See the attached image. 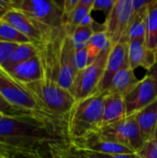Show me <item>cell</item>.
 Masks as SVG:
<instances>
[{"label": "cell", "mask_w": 157, "mask_h": 158, "mask_svg": "<svg viewBox=\"0 0 157 158\" xmlns=\"http://www.w3.org/2000/svg\"><path fill=\"white\" fill-rule=\"evenodd\" d=\"M80 0H66L62 2V6H63V19L67 16H68L72 11L76 8L78 6Z\"/></svg>", "instance_id": "cell-33"}, {"label": "cell", "mask_w": 157, "mask_h": 158, "mask_svg": "<svg viewBox=\"0 0 157 158\" xmlns=\"http://www.w3.org/2000/svg\"><path fill=\"white\" fill-rule=\"evenodd\" d=\"M128 51L129 44L128 43H118L111 46L107 62L105 69L104 76L98 87L99 93H105L109 87L112 79L116 73L125 65L128 61Z\"/></svg>", "instance_id": "cell-13"}, {"label": "cell", "mask_w": 157, "mask_h": 158, "mask_svg": "<svg viewBox=\"0 0 157 158\" xmlns=\"http://www.w3.org/2000/svg\"><path fill=\"white\" fill-rule=\"evenodd\" d=\"M14 9L27 14L37 23L49 29L63 26L62 3L54 0H13Z\"/></svg>", "instance_id": "cell-6"}, {"label": "cell", "mask_w": 157, "mask_h": 158, "mask_svg": "<svg viewBox=\"0 0 157 158\" xmlns=\"http://www.w3.org/2000/svg\"><path fill=\"white\" fill-rule=\"evenodd\" d=\"M2 20L26 35L32 43H39L42 41L45 33L50 30L49 28L37 23L27 14L18 9L9 10L3 17Z\"/></svg>", "instance_id": "cell-11"}, {"label": "cell", "mask_w": 157, "mask_h": 158, "mask_svg": "<svg viewBox=\"0 0 157 158\" xmlns=\"http://www.w3.org/2000/svg\"><path fill=\"white\" fill-rule=\"evenodd\" d=\"M21 84L31 94L44 113L67 121L76 103L74 96L68 90L47 78H42L35 82Z\"/></svg>", "instance_id": "cell-3"}, {"label": "cell", "mask_w": 157, "mask_h": 158, "mask_svg": "<svg viewBox=\"0 0 157 158\" xmlns=\"http://www.w3.org/2000/svg\"><path fill=\"white\" fill-rule=\"evenodd\" d=\"M0 41L14 43L18 44L32 43L26 35L3 20L0 23Z\"/></svg>", "instance_id": "cell-26"}, {"label": "cell", "mask_w": 157, "mask_h": 158, "mask_svg": "<svg viewBox=\"0 0 157 158\" xmlns=\"http://www.w3.org/2000/svg\"><path fill=\"white\" fill-rule=\"evenodd\" d=\"M145 44L149 49H157V0H152L146 9Z\"/></svg>", "instance_id": "cell-21"}, {"label": "cell", "mask_w": 157, "mask_h": 158, "mask_svg": "<svg viewBox=\"0 0 157 158\" xmlns=\"http://www.w3.org/2000/svg\"><path fill=\"white\" fill-rule=\"evenodd\" d=\"M64 141H68L67 121L31 114L0 119V146L8 156L50 158V145Z\"/></svg>", "instance_id": "cell-1"}, {"label": "cell", "mask_w": 157, "mask_h": 158, "mask_svg": "<svg viewBox=\"0 0 157 158\" xmlns=\"http://www.w3.org/2000/svg\"><path fill=\"white\" fill-rule=\"evenodd\" d=\"M0 114L6 115L7 117H15V116H18V115L25 114V113H22V112L17 110L16 108H14L0 94Z\"/></svg>", "instance_id": "cell-31"}, {"label": "cell", "mask_w": 157, "mask_h": 158, "mask_svg": "<svg viewBox=\"0 0 157 158\" xmlns=\"http://www.w3.org/2000/svg\"><path fill=\"white\" fill-rule=\"evenodd\" d=\"M157 100V82L146 74L124 95L126 117L133 116Z\"/></svg>", "instance_id": "cell-10"}, {"label": "cell", "mask_w": 157, "mask_h": 158, "mask_svg": "<svg viewBox=\"0 0 157 158\" xmlns=\"http://www.w3.org/2000/svg\"><path fill=\"white\" fill-rule=\"evenodd\" d=\"M94 31H95L94 25L77 27L75 31L72 32V34L69 35L74 49L75 50L85 49Z\"/></svg>", "instance_id": "cell-25"}, {"label": "cell", "mask_w": 157, "mask_h": 158, "mask_svg": "<svg viewBox=\"0 0 157 158\" xmlns=\"http://www.w3.org/2000/svg\"><path fill=\"white\" fill-rule=\"evenodd\" d=\"M150 0H132V5H133V10L134 12H140L143 11L147 7V6L150 4Z\"/></svg>", "instance_id": "cell-35"}, {"label": "cell", "mask_w": 157, "mask_h": 158, "mask_svg": "<svg viewBox=\"0 0 157 158\" xmlns=\"http://www.w3.org/2000/svg\"><path fill=\"white\" fill-rule=\"evenodd\" d=\"M7 73L17 81L24 84L40 81L43 78V69L38 55L15 66Z\"/></svg>", "instance_id": "cell-15"}, {"label": "cell", "mask_w": 157, "mask_h": 158, "mask_svg": "<svg viewBox=\"0 0 157 158\" xmlns=\"http://www.w3.org/2000/svg\"><path fill=\"white\" fill-rule=\"evenodd\" d=\"M136 156L137 158H157V139L145 142L136 153Z\"/></svg>", "instance_id": "cell-27"}, {"label": "cell", "mask_w": 157, "mask_h": 158, "mask_svg": "<svg viewBox=\"0 0 157 158\" xmlns=\"http://www.w3.org/2000/svg\"><path fill=\"white\" fill-rule=\"evenodd\" d=\"M49 153L50 158H88L84 151L78 149L69 141L52 143Z\"/></svg>", "instance_id": "cell-24"}, {"label": "cell", "mask_w": 157, "mask_h": 158, "mask_svg": "<svg viewBox=\"0 0 157 158\" xmlns=\"http://www.w3.org/2000/svg\"><path fill=\"white\" fill-rule=\"evenodd\" d=\"M105 93H95L76 101L67 119L68 141L78 140L95 131L101 125L104 115Z\"/></svg>", "instance_id": "cell-4"}, {"label": "cell", "mask_w": 157, "mask_h": 158, "mask_svg": "<svg viewBox=\"0 0 157 158\" xmlns=\"http://www.w3.org/2000/svg\"><path fill=\"white\" fill-rule=\"evenodd\" d=\"M0 94L17 110L31 115L53 118L43 111L31 94L0 67ZM58 119V118H57ZM61 120V119H60Z\"/></svg>", "instance_id": "cell-5"}, {"label": "cell", "mask_w": 157, "mask_h": 158, "mask_svg": "<svg viewBox=\"0 0 157 158\" xmlns=\"http://www.w3.org/2000/svg\"><path fill=\"white\" fill-rule=\"evenodd\" d=\"M1 22H2V19H0V23H1Z\"/></svg>", "instance_id": "cell-41"}, {"label": "cell", "mask_w": 157, "mask_h": 158, "mask_svg": "<svg viewBox=\"0 0 157 158\" xmlns=\"http://www.w3.org/2000/svg\"><path fill=\"white\" fill-rule=\"evenodd\" d=\"M94 23H95V21L93 20V17L91 16V14H89L82 19L80 26H93V25H94Z\"/></svg>", "instance_id": "cell-36"}, {"label": "cell", "mask_w": 157, "mask_h": 158, "mask_svg": "<svg viewBox=\"0 0 157 158\" xmlns=\"http://www.w3.org/2000/svg\"><path fill=\"white\" fill-rule=\"evenodd\" d=\"M115 3L116 0H94L93 10L103 11L105 16H107L111 12Z\"/></svg>", "instance_id": "cell-30"}, {"label": "cell", "mask_w": 157, "mask_h": 158, "mask_svg": "<svg viewBox=\"0 0 157 158\" xmlns=\"http://www.w3.org/2000/svg\"><path fill=\"white\" fill-rule=\"evenodd\" d=\"M11 9H14L13 0H0V19H1Z\"/></svg>", "instance_id": "cell-34"}, {"label": "cell", "mask_w": 157, "mask_h": 158, "mask_svg": "<svg viewBox=\"0 0 157 158\" xmlns=\"http://www.w3.org/2000/svg\"><path fill=\"white\" fill-rule=\"evenodd\" d=\"M134 116L145 142L155 139L157 130V100Z\"/></svg>", "instance_id": "cell-17"}, {"label": "cell", "mask_w": 157, "mask_h": 158, "mask_svg": "<svg viewBox=\"0 0 157 158\" xmlns=\"http://www.w3.org/2000/svg\"><path fill=\"white\" fill-rule=\"evenodd\" d=\"M18 44L0 41V67H2L10 57Z\"/></svg>", "instance_id": "cell-28"}, {"label": "cell", "mask_w": 157, "mask_h": 158, "mask_svg": "<svg viewBox=\"0 0 157 158\" xmlns=\"http://www.w3.org/2000/svg\"><path fill=\"white\" fill-rule=\"evenodd\" d=\"M124 118H126L124 96L118 94L105 93L104 115L100 127L117 122Z\"/></svg>", "instance_id": "cell-16"}, {"label": "cell", "mask_w": 157, "mask_h": 158, "mask_svg": "<svg viewBox=\"0 0 157 158\" xmlns=\"http://www.w3.org/2000/svg\"><path fill=\"white\" fill-rule=\"evenodd\" d=\"M38 55V48L34 43H27L18 44L16 49L13 51L9 59L1 67L5 71H10L15 66L29 60L30 58Z\"/></svg>", "instance_id": "cell-20"}, {"label": "cell", "mask_w": 157, "mask_h": 158, "mask_svg": "<svg viewBox=\"0 0 157 158\" xmlns=\"http://www.w3.org/2000/svg\"><path fill=\"white\" fill-rule=\"evenodd\" d=\"M110 49L103 52L75 77L70 93L76 101L82 100L98 92V87L105 73Z\"/></svg>", "instance_id": "cell-8"}, {"label": "cell", "mask_w": 157, "mask_h": 158, "mask_svg": "<svg viewBox=\"0 0 157 158\" xmlns=\"http://www.w3.org/2000/svg\"><path fill=\"white\" fill-rule=\"evenodd\" d=\"M138 81L139 80L135 76L134 70L130 68L128 62L116 73L109 87L105 93L118 94L124 96Z\"/></svg>", "instance_id": "cell-18"}, {"label": "cell", "mask_w": 157, "mask_h": 158, "mask_svg": "<svg viewBox=\"0 0 157 158\" xmlns=\"http://www.w3.org/2000/svg\"><path fill=\"white\" fill-rule=\"evenodd\" d=\"M146 9L140 12H134L132 19L130 21L125 43H130V41H142L145 43L146 38Z\"/></svg>", "instance_id": "cell-23"}, {"label": "cell", "mask_w": 157, "mask_h": 158, "mask_svg": "<svg viewBox=\"0 0 157 158\" xmlns=\"http://www.w3.org/2000/svg\"><path fill=\"white\" fill-rule=\"evenodd\" d=\"M155 139H157V130H156V132H155Z\"/></svg>", "instance_id": "cell-39"}, {"label": "cell", "mask_w": 157, "mask_h": 158, "mask_svg": "<svg viewBox=\"0 0 157 158\" xmlns=\"http://www.w3.org/2000/svg\"><path fill=\"white\" fill-rule=\"evenodd\" d=\"M134 14L132 0H116L111 12L106 16L103 29L111 44L125 43V38Z\"/></svg>", "instance_id": "cell-9"}, {"label": "cell", "mask_w": 157, "mask_h": 158, "mask_svg": "<svg viewBox=\"0 0 157 158\" xmlns=\"http://www.w3.org/2000/svg\"><path fill=\"white\" fill-rule=\"evenodd\" d=\"M74 63H75V68H76L77 73L79 71L82 70L83 69H85L90 64L86 48L85 49H81V50H75Z\"/></svg>", "instance_id": "cell-29"}, {"label": "cell", "mask_w": 157, "mask_h": 158, "mask_svg": "<svg viewBox=\"0 0 157 158\" xmlns=\"http://www.w3.org/2000/svg\"><path fill=\"white\" fill-rule=\"evenodd\" d=\"M155 54H156V60H157V49L155 50Z\"/></svg>", "instance_id": "cell-40"}, {"label": "cell", "mask_w": 157, "mask_h": 158, "mask_svg": "<svg viewBox=\"0 0 157 158\" xmlns=\"http://www.w3.org/2000/svg\"><path fill=\"white\" fill-rule=\"evenodd\" d=\"M78 149L101 154H135L129 148L103 137L97 131L78 140L69 141Z\"/></svg>", "instance_id": "cell-12"}, {"label": "cell", "mask_w": 157, "mask_h": 158, "mask_svg": "<svg viewBox=\"0 0 157 158\" xmlns=\"http://www.w3.org/2000/svg\"><path fill=\"white\" fill-rule=\"evenodd\" d=\"M111 46H112L111 42L106 32L104 31V29L95 31L93 34L92 35L90 42L86 47L89 63H92L103 52L109 49Z\"/></svg>", "instance_id": "cell-22"}, {"label": "cell", "mask_w": 157, "mask_h": 158, "mask_svg": "<svg viewBox=\"0 0 157 158\" xmlns=\"http://www.w3.org/2000/svg\"><path fill=\"white\" fill-rule=\"evenodd\" d=\"M85 153L88 158H137L136 154H101L94 152Z\"/></svg>", "instance_id": "cell-32"}, {"label": "cell", "mask_w": 157, "mask_h": 158, "mask_svg": "<svg viewBox=\"0 0 157 158\" xmlns=\"http://www.w3.org/2000/svg\"><path fill=\"white\" fill-rule=\"evenodd\" d=\"M94 0H80L76 8L68 16L63 19V27L68 35H71L77 27L80 26L82 19L91 14Z\"/></svg>", "instance_id": "cell-19"}, {"label": "cell", "mask_w": 157, "mask_h": 158, "mask_svg": "<svg viewBox=\"0 0 157 158\" xmlns=\"http://www.w3.org/2000/svg\"><path fill=\"white\" fill-rule=\"evenodd\" d=\"M128 61L130 68L133 70L139 67L149 70L157 61L155 50L149 49L144 42L130 41L129 43Z\"/></svg>", "instance_id": "cell-14"}, {"label": "cell", "mask_w": 157, "mask_h": 158, "mask_svg": "<svg viewBox=\"0 0 157 158\" xmlns=\"http://www.w3.org/2000/svg\"><path fill=\"white\" fill-rule=\"evenodd\" d=\"M147 74H148L149 76H151V77H152V78L157 82V61L156 63L148 70Z\"/></svg>", "instance_id": "cell-37"}, {"label": "cell", "mask_w": 157, "mask_h": 158, "mask_svg": "<svg viewBox=\"0 0 157 158\" xmlns=\"http://www.w3.org/2000/svg\"><path fill=\"white\" fill-rule=\"evenodd\" d=\"M34 44L38 48L43 78L53 80L70 92L77 75L74 63L75 49L64 27L50 29L42 41Z\"/></svg>", "instance_id": "cell-2"}, {"label": "cell", "mask_w": 157, "mask_h": 158, "mask_svg": "<svg viewBox=\"0 0 157 158\" xmlns=\"http://www.w3.org/2000/svg\"><path fill=\"white\" fill-rule=\"evenodd\" d=\"M97 131L107 140L123 145L135 154L145 143L134 115L100 127Z\"/></svg>", "instance_id": "cell-7"}, {"label": "cell", "mask_w": 157, "mask_h": 158, "mask_svg": "<svg viewBox=\"0 0 157 158\" xmlns=\"http://www.w3.org/2000/svg\"><path fill=\"white\" fill-rule=\"evenodd\" d=\"M6 117H7V116H6V115H3V114H0V119L4 118H6Z\"/></svg>", "instance_id": "cell-38"}]
</instances>
